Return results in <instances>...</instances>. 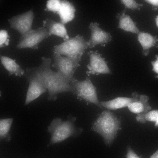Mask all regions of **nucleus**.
Here are the masks:
<instances>
[{"label":"nucleus","instance_id":"nucleus-19","mask_svg":"<svg viewBox=\"0 0 158 158\" xmlns=\"http://www.w3.org/2000/svg\"><path fill=\"white\" fill-rule=\"evenodd\" d=\"M13 118L1 119L0 121V136L1 139H6L8 141L10 137L8 133L13 122Z\"/></svg>","mask_w":158,"mask_h":158},{"label":"nucleus","instance_id":"nucleus-12","mask_svg":"<svg viewBox=\"0 0 158 158\" xmlns=\"http://www.w3.org/2000/svg\"><path fill=\"white\" fill-rule=\"evenodd\" d=\"M139 100L138 95L135 92L132 94V97H118L107 101L100 102L102 107L109 109L115 110L125 107L130 103Z\"/></svg>","mask_w":158,"mask_h":158},{"label":"nucleus","instance_id":"nucleus-27","mask_svg":"<svg viewBox=\"0 0 158 158\" xmlns=\"http://www.w3.org/2000/svg\"><path fill=\"white\" fill-rule=\"evenodd\" d=\"M150 158H158V149L150 156Z\"/></svg>","mask_w":158,"mask_h":158},{"label":"nucleus","instance_id":"nucleus-28","mask_svg":"<svg viewBox=\"0 0 158 158\" xmlns=\"http://www.w3.org/2000/svg\"><path fill=\"white\" fill-rule=\"evenodd\" d=\"M155 21L156 24V25L158 28V15L156 16L155 18Z\"/></svg>","mask_w":158,"mask_h":158},{"label":"nucleus","instance_id":"nucleus-21","mask_svg":"<svg viewBox=\"0 0 158 158\" xmlns=\"http://www.w3.org/2000/svg\"><path fill=\"white\" fill-rule=\"evenodd\" d=\"M61 3V1L60 0H47L45 10L57 13L60 8Z\"/></svg>","mask_w":158,"mask_h":158},{"label":"nucleus","instance_id":"nucleus-10","mask_svg":"<svg viewBox=\"0 0 158 158\" xmlns=\"http://www.w3.org/2000/svg\"><path fill=\"white\" fill-rule=\"evenodd\" d=\"M88 54L90 59L89 64L87 66L88 75L112 73L105 58L97 51H90Z\"/></svg>","mask_w":158,"mask_h":158},{"label":"nucleus","instance_id":"nucleus-9","mask_svg":"<svg viewBox=\"0 0 158 158\" xmlns=\"http://www.w3.org/2000/svg\"><path fill=\"white\" fill-rule=\"evenodd\" d=\"M34 14L32 9L14 16L8 19L10 27L23 36L31 31Z\"/></svg>","mask_w":158,"mask_h":158},{"label":"nucleus","instance_id":"nucleus-2","mask_svg":"<svg viewBox=\"0 0 158 158\" xmlns=\"http://www.w3.org/2000/svg\"><path fill=\"white\" fill-rule=\"evenodd\" d=\"M121 121L109 110L101 113L93 123L92 129L102 137L105 143L110 146L120 128Z\"/></svg>","mask_w":158,"mask_h":158},{"label":"nucleus","instance_id":"nucleus-18","mask_svg":"<svg viewBox=\"0 0 158 158\" xmlns=\"http://www.w3.org/2000/svg\"><path fill=\"white\" fill-rule=\"evenodd\" d=\"M118 28L125 31L133 33L138 34L140 32L135 23L129 15L124 13L119 16Z\"/></svg>","mask_w":158,"mask_h":158},{"label":"nucleus","instance_id":"nucleus-5","mask_svg":"<svg viewBox=\"0 0 158 158\" xmlns=\"http://www.w3.org/2000/svg\"><path fill=\"white\" fill-rule=\"evenodd\" d=\"M88 48V42L82 36L78 35L73 37H70L59 44L55 45L53 51L54 53L66 56L75 57L82 56Z\"/></svg>","mask_w":158,"mask_h":158},{"label":"nucleus","instance_id":"nucleus-4","mask_svg":"<svg viewBox=\"0 0 158 158\" xmlns=\"http://www.w3.org/2000/svg\"><path fill=\"white\" fill-rule=\"evenodd\" d=\"M82 56H63L54 53V61L52 66L57 70L64 80L70 84L74 78L73 76L75 70L80 66Z\"/></svg>","mask_w":158,"mask_h":158},{"label":"nucleus","instance_id":"nucleus-20","mask_svg":"<svg viewBox=\"0 0 158 158\" xmlns=\"http://www.w3.org/2000/svg\"><path fill=\"white\" fill-rule=\"evenodd\" d=\"M158 118V109L152 110L143 114H138L136 117V120L141 123L147 121L155 122Z\"/></svg>","mask_w":158,"mask_h":158},{"label":"nucleus","instance_id":"nucleus-24","mask_svg":"<svg viewBox=\"0 0 158 158\" xmlns=\"http://www.w3.org/2000/svg\"><path fill=\"white\" fill-rule=\"evenodd\" d=\"M126 158H142L138 156L132 149L131 147L128 146L127 149V153Z\"/></svg>","mask_w":158,"mask_h":158},{"label":"nucleus","instance_id":"nucleus-13","mask_svg":"<svg viewBox=\"0 0 158 158\" xmlns=\"http://www.w3.org/2000/svg\"><path fill=\"white\" fill-rule=\"evenodd\" d=\"M43 25L48 30L49 36L55 35L62 38L64 41L70 38L64 25L61 22L47 18L43 20Z\"/></svg>","mask_w":158,"mask_h":158},{"label":"nucleus","instance_id":"nucleus-16","mask_svg":"<svg viewBox=\"0 0 158 158\" xmlns=\"http://www.w3.org/2000/svg\"><path fill=\"white\" fill-rule=\"evenodd\" d=\"M149 97L145 95H141L139 100L130 104L128 107L132 112L138 114H145L150 111L151 107L149 103Z\"/></svg>","mask_w":158,"mask_h":158},{"label":"nucleus","instance_id":"nucleus-7","mask_svg":"<svg viewBox=\"0 0 158 158\" xmlns=\"http://www.w3.org/2000/svg\"><path fill=\"white\" fill-rule=\"evenodd\" d=\"M25 77L29 83L25 105H27L38 98L47 90L38 77L34 68H27Z\"/></svg>","mask_w":158,"mask_h":158},{"label":"nucleus","instance_id":"nucleus-11","mask_svg":"<svg viewBox=\"0 0 158 158\" xmlns=\"http://www.w3.org/2000/svg\"><path fill=\"white\" fill-rule=\"evenodd\" d=\"M91 31V36L89 40V48H92L97 45L107 43L111 40L110 34L102 29L99 24L97 22H91L89 26Z\"/></svg>","mask_w":158,"mask_h":158},{"label":"nucleus","instance_id":"nucleus-25","mask_svg":"<svg viewBox=\"0 0 158 158\" xmlns=\"http://www.w3.org/2000/svg\"><path fill=\"white\" fill-rule=\"evenodd\" d=\"M155 57V60L151 62V64L153 66L152 70L158 75V55H156ZM157 77L158 78V75Z\"/></svg>","mask_w":158,"mask_h":158},{"label":"nucleus","instance_id":"nucleus-26","mask_svg":"<svg viewBox=\"0 0 158 158\" xmlns=\"http://www.w3.org/2000/svg\"><path fill=\"white\" fill-rule=\"evenodd\" d=\"M145 1L153 6L158 7V0H147Z\"/></svg>","mask_w":158,"mask_h":158},{"label":"nucleus","instance_id":"nucleus-22","mask_svg":"<svg viewBox=\"0 0 158 158\" xmlns=\"http://www.w3.org/2000/svg\"><path fill=\"white\" fill-rule=\"evenodd\" d=\"M10 36L7 31L5 30L0 31V47L2 48L8 46L10 41Z\"/></svg>","mask_w":158,"mask_h":158},{"label":"nucleus","instance_id":"nucleus-14","mask_svg":"<svg viewBox=\"0 0 158 158\" xmlns=\"http://www.w3.org/2000/svg\"><path fill=\"white\" fill-rule=\"evenodd\" d=\"M75 11V8L71 3L67 1H61V6L57 13L60 22L65 25L72 20L74 18Z\"/></svg>","mask_w":158,"mask_h":158},{"label":"nucleus","instance_id":"nucleus-17","mask_svg":"<svg viewBox=\"0 0 158 158\" xmlns=\"http://www.w3.org/2000/svg\"><path fill=\"white\" fill-rule=\"evenodd\" d=\"M0 60L2 64L8 71L9 75H14L20 77L25 75V71L16 62V60L2 55H0Z\"/></svg>","mask_w":158,"mask_h":158},{"label":"nucleus","instance_id":"nucleus-15","mask_svg":"<svg viewBox=\"0 0 158 158\" xmlns=\"http://www.w3.org/2000/svg\"><path fill=\"white\" fill-rule=\"evenodd\" d=\"M138 40L142 49V54L145 56L149 54L150 49L157 45L158 38L150 34L144 32H140L138 34Z\"/></svg>","mask_w":158,"mask_h":158},{"label":"nucleus","instance_id":"nucleus-6","mask_svg":"<svg viewBox=\"0 0 158 158\" xmlns=\"http://www.w3.org/2000/svg\"><path fill=\"white\" fill-rule=\"evenodd\" d=\"M77 98L88 103H93L102 108L98 98L96 88L88 78L83 80L74 79L70 83Z\"/></svg>","mask_w":158,"mask_h":158},{"label":"nucleus","instance_id":"nucleus-23","mask_svg":"<svg viewBox=\"0 0 158 158\" xmlns=\"http://www.w3.org/2000/svg\"><path fill=\"white\" fill-rule=\"evenodd\" d=\"M121 1L126 8L132 10H139L143 5L137 3L135 0H122Z\"/></svg>","mask_w":158,"mask_h":158},{"label":"nucleus","instance_id":"nucleus-8","mask_svg":"<svg viewBox=\"0 0 158 158\" xmlns=\"http://www.w3.org/2000/svg\"><path fill=\"white\" fill-rule=\"evenodd\" d=\"M49 36L48 30L43 27L32 29L27 34L20 36L16 48L18 49L31 48L37 49L40 43Z\"/></svg>","mask_w":158,"mask_h":158},{"label":"nucleus","instance_id":"nucleus-1","mask_svg":"<svg viewBox=\"0 0 158 158\" xmlns=\"http://www.w3.org/2000/svg\"><path fill=\"white\" fill-rule=\"evenodd\" d=\"M41 64L33 67L37 75L48 92V99L55 100L58 94L69 92L75 94L74 89L70 84L67 82L57 72L51 68V60L42 57Z\"/></svg>","mask_w":158,"mask_h":158},{"label":"nucleus","instance_id":"nucleus-29","mask_svg":"<svg viewBox=\"0 0 158 158\" xmlns=\"http://www.w3.org/2000/svg\"><path fill=\"white\" fill-rule=\"evenodd\" d=\"M154 126L156 127H158V118L157 119V121L155 122L154 124Z\"/></svg>","mask_w":158,"mask_h":158},{"label":"nucleus","instance_id":"nucleus-3","mask_svg":"<svg viewBox=\"0 0 158 158\" xmlns=\"http://www.w3.org/2000/svg\"><path fill=\"white\" fill-rule=\"evenodd\" d=\"M76 120V117L72 116L68 117L66 121H62L60 118L54 119L48 127L47 131L51 134L48 145L61 142L69 137L76 136L81 133L83 129L75 126Z\"/></svg>","mask_w":158,"mask_h":158}]
</instances>
